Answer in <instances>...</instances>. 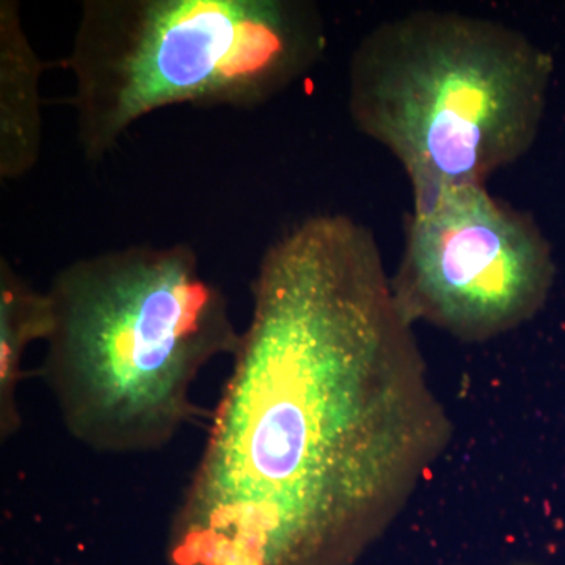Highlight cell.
<instances>
[{
  "label": "cell",
  "mask_w": 565,
  "mask_h": 565,
  "mask_svg": "<svg viewBox=\"0 0 565 565\" xmlns=\"http://www.w3.org/2000/svg\"><path fill=\"white\" fill-rule=\"evenodd\" d=\"M46 62L36 54L17 0L0 2V180L35 169L43 145L40 79Z\"/></svg>",
  "instance_id": "cell-6"
},
{
  "label": "cell",
  "mask_w": 565,
  "mask_h": 565,
  "mask_svg": "<svg viewBox=\"0 0 565 565\" xmlns=\"http://www.w3.org/2000/svg\"><path fill=\"white\" fill-rule=\"evenodd\" d=\"M54 327L51 297L41 292L0 258V437L10 440L21 429L18 403L25 351L46 341Z\"/></svg>",
  "instance_id": "cell-7"
},
{
  "label": "cell",
  "mask_w": 565,
  "mask_h": 565,
  "mask_svg": "<svg viewBox=\"0 0 565 565\" xmlns=\"http://www.w3.org/2000/svg\"><path fill=\"white\" fill-rule=\"evenodd\" d=\"M252 318L170 527V565H351L449 423L374 233L318 214L264 252Z\"/></svg>",
  "instance_id": "cell-1"
},
{
  "label": "cell",
  "mask_w": 565,
  "mask_h": 565,
  "mask_svg": "<svg viewBox=\"0 0 565 565\" xmlns=\"http://www.w3.org/2000/svg\"><path fill=\"white\" fill-rule=\"evenodd\" d=\"M553 275L552 247L530 214L487 185H462L414 206L392 282L412 323L487 341L530 321Z\"/></svg>",
  "instance_id": "cell-5"
},
{
  "label": "cell",
  "mask_w": 565,
  "mask_h": 565,
  "mask_svg": "<svg viewBox=\"0 0 565 565\" xmlns=\"http://www.w3.org/2000/svg\"><path fill=\"white\" fill-rule=\"evenodd\" d=\"M552 58L490 18L418 10L386 20L352 52L349 117L392 152L414 206L486 185L533 147Z\"/></svg>",
  "instance_id": "cell-3"
},
{
  "label": "cell",
  "mask_w": 565,
  "mask_h": 565,
  "mask_svg": "<svg viewBox=\"0 0 565 565\" xmlns=\"http://www.w3.org/2000/svg\"><path fill=\"white\" fill-rule=\"evenodd\" d=\"M40 375L74 440L102 455L166 448L199 408L192 388L243 332L188 244L129 245L62 267Z\"/></svg>",
  "instance_id": "cell-2"
},
{
  "label": "cell",
  "mask_w": 565,
  "mask_h": 565,
  "mask_svg": "<svg viewBox=\"0 0 565 565\" xmlns=\"http://www.w3.org/2000/svg\"><path fill=\"white\" fill-rule=\"evenodd\" d=\"M310 0H85L63 66L85 161L99 163L152 111L256 109L321 62Z\"/></svg>",
  "instance_id": "cell-4"
}]
</instances>
